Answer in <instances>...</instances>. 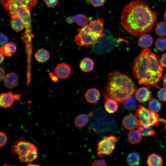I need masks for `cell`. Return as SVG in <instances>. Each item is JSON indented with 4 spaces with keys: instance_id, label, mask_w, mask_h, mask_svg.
I'll use <instances>...</instances> for the list:
<instances>
[{
    "instance_id": "cell-12",
    "label": "cell",
    "mask_w": 166,
    "mask_h": 166,
    "mask_svg": "<svg viewBox=\"0 0 166 166\" xmlns=\"http://www.w3.org/2000/svg\"><path fill=\"white\" fill-rule=\"evenodd\" d=\"M71 69L69 65L65 63L59 64L54 69L56 75L59 78L65 79L69 76Z\"/></svg>"
},
{
    "instance_id": "cell-9",
    "label": "cell",
    "mask_w": 166,
    "mask_h": 166,
    "mask_svg": "<svg viewBox=\"0 0 166 166\" xmlns=\"http://www.w3.org/2000/svg\"><path fill=\"white\" fill-rule=\"evenodd\" d=\"M118 138L114 136H105L100 140L97 144V156L102 158L105 156L111 155L114 150Z\"/></svg>"
},
{
    "instance_id": "cell-31",
    "label": "cell",
    "mask_w": 166,
    "mask_h": 166,
    "mask_svg": "<svg viewBox=\"0 0 166 166\" xmlns=\"http://www.w3.org/2000/svg\"><path fill=\"white\" fill-rule=\"evenodd\" d=\"M149 109L154 112H159L161 108V104L160 101L155 99H150L148 104Z\"/></svg>"
},
{
    "instance_id": "cell-29",
    "label": "cell",
    "mask_w": 166,
    "mask_h": 166,
    "mask_svg": "<svg viewBox=\"0 0 166 166\" xmlns=\"http://www.w3.org/2000/svg\"><path fill=\"white\" fill-rule=\"evenodd\" d=\"M125 109L129 111L134 110L137 107V103L135 98L133 96L127 98L123 104Z\"/></svg>"
},
{
    "instance_id": "cell-27",
    "label": "cell",
    "mask_w": 166,
    "mask_h": 166,
    "mask_svg": "<svg viewBox=\"0 0 166 166\" xmlns=\"http://www.w3.org/2000/svg\"><path fill=\"white\" fill-rule=\"evenodd\" d=\"M140 158L137 152H133L129 153L127 158V162L129 165L132 166L138 165L140 162Z\"/></svg>"
},
{
    "instance_id": "cell-21",
    "label": "cell",
    "mask_w": 166,
    "mask_h": 166,
    "mask_svg": "<svg viewBox=\"0 0 166 166\" xmlns=\"http://www.w3.org/2000/svg\"><path fill=\"white\" fill-rule=\"evenodd\" d=\"M104 108L105 110L109 113L116 112L118 109V102L116 100L110 98H105Z\"/></svg>"
},
{
    "instance_id": "cell-38",
    "label": "cell",
    "mask_w": 166,
    "mask_h": 166,
    "mask_svg": "<svg viewBox=\"0 0 166 166\" xmlns=\"http://www.w3.org/2000/svg\"><path fill=\"white\" fill-rule=\"evenodd\" d=\"M8 38L7 37L4 35L3 33H0V45L3 46L8 41Z\"/></svg>"
},
{
    "instance_id": "cell-30",
    "label": "cell",
    "mask_w": 166,
    "mask_h": 166,
    "mask_svg": "<svg viewBox=\"0 0 166 166\" xmlns=\"http://www.w3.org/2000/svg\"><path fill=\"white\" fill-rule=\"evenodd\" d=\"M155 31L159 36L161 37L166 36V22H160L156 23Z\"/></svg>"
},
{
    "instance_id": "cell-32",
    "label": "cell",
    "mask_w": 166,
    "mask_h": 166,
    "mask_svg": "<svg viewBox=\"0 0 166 166\" xmlns=\"http://www.w3.org/2000/svg\"><path fill=\"white\" fill-rule=\"evenodd\" d=\"M155 46L159 50L163 51L166 49V38L161 37L158 38L155 42Z\"/></svg>"
},
{
    "instance_id": "cell-39",
    "label": "cell",
    "mask_w": 166,
    "mask_h": 166,
    "mask_svg": "<svg viewBox=\"0 0 166 166\" xmlns=\"http://www.w3.org/2000/svg\"><path fill=\"white\" fill-rule=\"evenodd\" d=\"M160 60L164 67H166V53H164L161 56Z\"/></svg>"
},
{
    "instance_id": "cell-1",
    "label": "cell",
    "mask_w": 166,
    "mask_h": 166,
    "mask_svg": "<svg viewBox=\"0 0 166 166\" xmlns=\"http://www.w3.org/2000/svg\"><path fill=\"white\" fill-rule=\"evenodd\" d=\"M158 13L142 0L131 1L124 6L121 23L130 35L137 36L150 32L156 24Z\"/></svg>"
},
{
    "instance_id": "cell-10",
    "label": "cell",
    "mask_w": 166,
    "mask_h": 166,
    "mask_svg": "<svg viewBox=\"0 0 166 166\" xmlns=\"http://www.w3.org/2000/svg\"><path fill=\"white\" fill-rule=\"evenodd\" d=\"M20 94H14L11 92L1 93L0 96V105L2 108L10 107L16 100L21 102Z\"/></svg>"
},
{
    "instance_id": "cell-20",
    "label": "cell",
    "mask_w": 166,
    "mask_h": 166,
    "mask_svg": "<svg viewBox=\"0 0 166 166\" xmlns=\"http://www.w3.org/2000/svg\"><path fill=\"white\" fill-rule=\"evenodd\" d=\"M137 42L138 45L141 48H147L152 45L153 42V39L150 35L145 34L140 35Z\"/></svg>"
},
{
    "instance_id": "cell-13",
    "label": "cell",
    "mask_w": 166,
    "mask_h": 166,
    "mask_svg": "<svg viewBox=\"0 0 166 166\" xmlns=\"http://www.w3.org/2000/svg\"><path fill=\"white\" fill-rule=\"evenodd\" d=\"M66 21L68 24L75 22L78 25L83 27L88 23L89 19L87 16L84 14H78L68 17L66 19Z\"/></svg>"
},
{
    "instance_id": "cell-42",
    "label": "cell",
    "mask_w": 166,
    "mask_h": 166,
    "mask_svg": "<svg viewBox=\"0 0 166 166\" xmlns=\"http://www.w3.org/2000/svg\"><path fill=\"white\" fill-rule=\"evenodd\" d=\"M163 84L164 87H166V74L164 75L163 78Z\"/></svg>"
},
{
    "instance_id": "cell-8",
    "label": "cell",
    "mask_w": 166,
    "mask_h": 166,
    "mask_svg": "<svg viewBox=\"0 0 166 166\" xmlns=\"http://www.w3.org/2000/svg\"><path fill=\"white\" fill-rule=\"evenodd\" d=\"M135 114L139 119L140 124L148 126H158L159 115L143 105H139L138 109L135 111Z\"/></svg>"
},
{
    "instance_id": "cell-11",
    "label": "cell",
    "mask_w": 166,
    "mask_h": 166,
    "mask_svg": "<svg viewBox=\"0 0 166 166\" xmlns=\"http://www.w3.org/2000/svg\"><path fill=\"white\" fill-rule=\"evenodd\" d=\"M122 124L125 128L128 130H132L138 127L140 124V121L135 116L132 114H129L123 117Z\"/></svg>"
},
{
    "instance_id": "cell-43",
    "label": "cell",
    "mask_w": 166,
    "mask_h": 166,
    "mask_svg": "<svg viewBox=\"0 0 166 166\" xmlns=\"http://www.w3.org/2000/svg\"><path fill=\"white\" fill-rule=\"evenodd\" d=\"M0 63H1L3 61L4 59V57L3 56V54L2 53H0Z\"/></svg>"
},
{
    "instance_id": "cell-4",
    "label": "cell",
    "mask_w": 166,
    "mask_h": 166,
    "mask_svg": "<svg viewBox=\"0 0 166 166\" xmlns=\"http://www.w3.org/2000/svg\"><path fill=\"white\" fill-rule=\"evenodd\" d=\"M104 21L102 18L93 19L78 30L74 41L81 46L89 47L94 44L104 34Z\"/></svg>"
},
{
    "instance_id": "cell-34",
    "label": "cell",
    "mask_w": 166,
    "mask_h": 166,
    "mask_svg": "<svg viewBox=\"0 0 166 166\" xmlns=\"http://www.w3.org/2000/svg\"><path fill=\"white\" fill-rule=\"evenodd\" d=\"M0 146L2 147L6 144L7 141V136L4 132L2 131L0 132Z\"/></svg>"
},
{
    "instance_id": "cell-44",
    "label": "cell",
    "mask_w": 166,
    "mask_h": 166,
    "mask_svg": "<svg viewBox=\"0 0 166 166\" xmlns=\"http://www.w3.org/2000/svg\"><path fill=\"white\" fill-rule=\"evenodd\" d=\"M164 18L166 22V10L165 11L164 14Z\"/></svg>"
},
{
    "instance_id": "cell-23",
    "label": "cell",
    "mask_w": 166,
    "mask_h": 166,
    "mask_svg": "<svg viewBox=\"0 0 166 166\" xmlns=\"http://www.w3.org/2000/svg\"><path fill=\"white\" fill-rule=\"evenodd\" d=\"M1 6L7 2H12L24 5L32 10L38 4V0H0Z\"/></svg>"
},
{
    "instance_id": "cell-37",
    "label": "cell",
    "mask_w": 166,
    "mask_h": 166,
    "mask_svg": "<svg viewBox=\"0 0 166 166\" xmlns=\"http://www.w3.org/2000/svg\"><path fill=\"white\" fill-rule=\"evenodd\" d=\"M45 4L49 7H53L57 4L58 0H43Z\"/></svg>"
},
{
    "instance_id": "cell-14",
    "label": "cell",
    "mask_w": 166,
    "mask_h": 166,
    "mask_svg": "<svg viewBox=\"0 0 166 166\" xmlns=\"http://www.w3.org/2000/svg\"><path fill=\"white\" fill-rule=\"evenodd\" d=\"M135 96L138 101L143 103L151 99V92L147 88L141 87L136 91Z\"/></svg>"
},
{
    "instance_id": "cell-3",
    "label": "cell",
    "mask_w": 166,
    "mask_h": 166,
    "mask_svg": "<svg viewBox=\"0 0 166 166\" xmlns=\"http://www.w3.org/2000/svg\"><path fill=\"white\" fill-rule=\"evenodd\" d=\"M137 89L136 85L128 76L115 71L108 74L103 95L105 98H112L123 104L127 98L135 94Z\"/></svg>"
},
{
    "instance_id": "cell-22",
    "label": "cell",
    "mask_w": 166,
    "mask_h": 166,
    "mask_svg": "<svg viewBox=\"0 0 166 166\" xmlns=\"http://www.w3.org/2000/svg\"><path fill=\"white\" fill-rule=\"evenodd\" d=\"M79 67L83 72H88L92 70L94 67V63L91 58L86 57L83 59L79 64Z\"/></svg>"
},
{
    "instance_id": "cell-28",
    "label": "cell",
    "mask_w": 166,
    "mask_h": 166,
    "mask_svg": "<svg viewBox=\"0 0 166 166\" xmlns=\"http://www.w3.org/2000/svg\"><path fill=\"white\" fill-rule=\"evenodd\" d=\"M138 129L142 136H153L155 134V132L151 126L139 124Z\"/></svg>"
},
{
    "instance_id": "cell-5",
    "label": "cell",
    "mask_w": 166,
    "mask_h": 166,
    "mask_svg": "<svg viewBox=\"0 0 166 166\" xmlns=\"http://www.w3.org/2000/svg\"><path fill=\"white\" fill-rule=\"evenodd\" d=\"M11 151L13 154L18 156L20 162L26 163L35 160L39 156L38 147L22 137L12 144Z\"/></svg>"
},
{
    "instance_id": "cell-2",
    "label": "cell",
    "mask_w": 166,
    "mask_h": 166,
    "mask_svg": "<svg viewBox=\"0 0 166 166\" xmlns=\"http://www.w3.org/2000/svg\"><path fill=\"white\" fill-rule=\"evenodd\" d=\"M132 69L139 84L159 88L157 85L161 79L164 67L159 57L149 49L140 52L134 60Z\"/></svg>"
},
{
    "instance_id": "cell-17",
    "label": "cell",
    "mask_w": 166,
    "mask_h": 166,
    "mask_svg": "<svg viewBox=\"0 0 166 166\" xmlns=\"http://www.w3.org/2000/svg\"><path fill=\"white\" fill-rule=\"evenodd\" d=\"M18 82V75L13 72L9 73L5 75L4 79V83L7 88L12 89L17 86Z\"/></svg>"
},
{
    "instance_id": "cell-15",
    "label": "cell",
    "mask_w": 166,
    "mask_h": 166,
    "mask_svg": "<svg viewBox=\"0 0 166 166\" xmlns=\"http://www.w3.org/2000/svg\"><path fill=\"white\" fill-rule=\"evenodd\" d=\"M10 25L16 32L23 30L26 28L25 23L24 20L20 17L15 15L10 16Z\"/></svg>"
},
{
    "instance_id": "cell-35",
    "label": "cell",
    "mask_w": 166,
    "mask_h": 166,
    "mask_svg": "<svg viewBox=\"0 0 166 166\" xmlns=\"http://www.w3.org/2000/svg\"><path fill=\"white\" fill-rule=\"evenodd\" d=\"M105 1V0H90L91 4L93 6L96 7L103 6Z\"/></svg>"
},
{
    "instance_id": "cell-36",
    "label": "cell",
    "mask_w": 166,
    "mask_h": 166,
    "mask_svg": "<svg viewBox=\"0 0 166 166\" xmlns=\"http://www.w3.org/2000/svg\"><path fill=\"white\" fill-rule=\"evenodd\" d=\"M91 165L93 166H107V164L105 160L100 159L95 160Z\"/></svg>"
},
{
    "instance_id": "cell-25",
    "label": "cell",
    "mask_w": 166,
    "mask_h": 166,
    "mask_svg": "<svg viewBox=\"0 0 166 166\" xmlns=\"http://www.w3.org/2000/svg\"><path fill=\"white\" fill-rule=\"evenodd\" d=\"M35 57L38 62H44L49 59L50 54L46 49L41 48L36 52Z\"/></svg>"
},
{
    "instance_id": "cell-18",
    "label": "cell",
    "mask_w": 166,
    "mask_h": 166,
    "mask_svg": "<svg viewBox=\"0 0 166 166\" xmlns=\"http://www.w3.org/2000/svg\"><path fill=\"white\" fill-rule=\"evenodd\" d=\"M17 48L15 43L10 42L2 46L0 49V52L3 55L10 57L16 52Z\"/></svg>"
},
{
    "instance_id": "cell-19",
    "label": "cell",
    "mask_w": 166,
    "mask_h": 166,
    "mask_svg": "<svg viewBox=\"0 0 166 166\" xmlns=\"http://www.w3.org/2000/svg\"><path fill=\"white\" fill-rule=\"evenodd\" d=\"M93 115L92 112L88 114H81L78 115L74 120V124L76 127L81 128L85 126L88 122L89 117Z\"/></svg>"
},
{
    "instance_id": "cell-24",
    "label": "cell",
    "mask_w": 166,
    "mask_h": 166,
    "mask_svg": "<svg viewBox=\"0 0 166 166\" xmlns=\"http://www.w3.org/2000/svg\"><path fill=\"white\" fill-rule=\"evenodd\" d=\"M142 136L138 129L132 130L128 134V140L131 144H136L141 141L142 138Z\"/></svg>"
},
{
    "instance_id": "cell-6",
    "label": "cell",
    "mask_w": 166,
    "mask_h": 166,
    "mask_svg": "<svg viewBox=\"0 0 166 166\" xmlns=\"http://www.w3.org/2000/svg\"><path fill=\"white\" fill-rule=\"evenodd\" d=\"M2 6L10 16H18L22 19L26 24L24 34L30 36L32 31L31 10L24 5L12 2H7Z\"/></svg>"
},
{
    "instance_id": "cell-7",
    "label": "cell",
    "mask_w": 166,
    "mask_h": 166,
    "mask_svg": "<svg viewBox=\"0 0 166 166\" xmlns=\"http://www.w3.org/2000/svg\"><path fill=\"white\" fill-rule=\"evenodd\" d=\"M104 35L92 45L93 51L98 54L107 53L112 50L116 46V40L111 32L105 30H104Z\"/></svg>"
},
{
    "instance_id": "cell-40",
    "label": "cell",
    "mask_w": 166,
    "mask_h": 166,
    "mask_svg": "<svg viewBox=\"0 0 166 166\" xmlns=\"http://www.w3.org/2000/svg\"><path fill=\"white\" fill-rule=\"evenodd\" d=\"M50 77L52 81L54 82H57L58 80V77L54 74L52 73L49 74Z\"/></svg>"
},
{
    "instance_id": "cell-26",
    "label": "cell",
    "mask_w": 166,
    "mask_h": 166,
    "mask_svg": "<svg viewBox=\"0 0 166 166\" xmlns=\"http://www.w3.org/2000/svg\"><path fill=\"white\" fill-rule=\"evenodd\" d=\"M147 163L150 166H160L163 164L161 157L154 153L150 154L148 156Z\"/></svg>"
},
{
    "instance_id": "cell-33",
    "label": "cell",
    "mask_w": 166,
    "mask_h": 166,
    "mask_svg": "<svg viewBox=\"0 0 166 166\" xmlns=\"http://www.w3.org/2000/svg\"><path fill=\"white\" fill-rule=\"evenodd\" d=\"M157 97L160 101H166V87L160 89L158 92Z\"/></svg>"
},
{
    "instance_id": "cell-16",
    "label": "cell",
    "mask_w": 166,
    "mask_h": 166,
    "mask_svg": "<svg viewBox=\"0 0 166 166\" xmlns=\"http://www.w3.org/2000/svg\"><path fill=\"white\" fill-rule=\"evenodd\" d=\"M85 97L87 102L92 104L95 103L97 102L99 100L100 93L97 89L91 88L86 91Z\"/></svg>"
},
{
    "instance_id": "cell-41",
    "label": "cell",
    "mask_w": 166,
    "mask_h": 166,
    "mask_svg": "<svg viewBox=\"0 0 166 166\" xmlns=\"http://www.w3.org/2000/svg\"><path fill=\"white\" fill-rule=\"evenodd\" d=\"M0 81H1L2 80L4 79L5 76V72L4 70L1 67L0 68Z\"/></svg>"
}]
</instances>
